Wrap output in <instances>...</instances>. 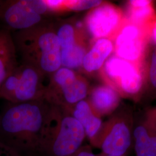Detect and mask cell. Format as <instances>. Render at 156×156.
<instances>
[{
    "label": "cell",
    "instance_id": "22",
    "mask_svg": "<svg viewBox=\"0 0 156 156\" xmlns=\"http://www.w3.org/2000/svg\"><path fill=\"white\" fill-rule=\"evenodd\" d=\"M150 44L156 46V20L151 24L149 30Z\"/></svg>",
    "mask_w": 156,
    "mask_h": 156
},
{
    "label": "cell",
    "instance_id": "1",
    "mask_svg": "<svg viewBox=\"0 0 156 156\" xmlns=\"http://www.w3.org/2000/svg\"><path fill=\"white\" fill-rule=\"evenodd\" d=\"M51 105L44 99L10 102L0 114V142L22 156L41 155Z\"/></svg>",
    "mask_w": 156,
    "mask_h": 156
},
{
    "label": "cell",
    "instance_id": "21",
    "mask_svg": "<svg viewBox=\"0 0 156 156\" xmlns=\"http://www.w3.org/2000/svg\"><path fill=\"white\" fill-rule=\"evenodd\" d=\"M71 156H96L89 145L82 146L78 151Z\"/></svg>",
    "mask_w": 156,
    "mask_h": 156
},
{
    "label": "cell",
    "instance_id": "3",
    "mask_svg": "<svg viewBox=\"0 0 156 156\" xmlns=\"http://www.w3.org/2000/svg\"><path fill=\"white\" fill-rule=\"evenodd\" d=\"M82 126L62 107L51 105L42 140L41 155L71 156L82 146Z\"/></svg>",
    "mask_w": 156,
    "mask_h": 156
},
{
    "label": "cell",
    "instance_id": "13",
    "mask_svg": "<svg viewBox=\"0 0 156 156\" xmlns=\"http://www.w3.org/2000/svg\"><path fill=\"white\" fill-rule=\"evenodd\" d=\"M136 156H156V124L149 112L134 130Z\"/></svg>",
    "mask_w": 156,
    "mask_h": 156
},
{
    "label": "cell",
    "instance_id": "4",
    "mask_svg": "<svg viewBox=\"0 0 156 156\" xmlns=\"http://www.w3.org/2000/svg\"><path fill=\"white\" fill-rule=\"evenodd\" d=\"M145 63L134 64L112 54L101 69V77L121 97L138 98L146 86Z\"/></svg>",
    "mask_w": 156,
    "mask_h": 156
},
{
    "label": "cell",
    "instance_id": "5",
    "mask_svg": "<svg viewBox=\"0 0 156 156\" xmlns=\"http://www.w3.org/2000/svg\"><path fill=\"white\" fill-rule=\"evenodd\" d=\"M89 91L86 78L75 70L62 67L49 76L44 99L52 105L68 109L86 100Z\"/></svg>",
    "mask_w": 156,
    "mask_h": 156
},
{
    "label": "cell",
    "instance_id": "10",
    "mask_svg": "<svg viewBox=\"0 0 156 156\" xmlns=\"http://www.w3.org/2000/svg\"><path fill=\"white\" fill-rule=\"evenodd\" d=\"M131 132L129 118L118 114L103 123L93 146L106 155L124 156L131 145Z\"/></svg>",
    "mask_w": 156,
    "mask_h": 156
},
{
    "label": "cell",
    "instance_id": "12",
    "mask_svg": "<svg viewBox=\"0 0 156 156\" xmlns=\"http://www.w3.org/2000/svg\"><path fill=\"white\" fill-rule=\"evenodd\" d=\"M86 100L95 114L101 117L115 111L119 105L121 96L110 86L104 84L90 89Z\"/></svg>",
    "mask_w": 156,
    "mask_h": 156
},
{
    "label": "cell",
    "instance_id": "20",
    "mask_svg": "<svg viewBox=\"0 0 156 156\" xmlns=\"http://www.w3.org/2000/svg\"><path fill=\"white\" fill-rule=\"evenodd\" d=\"M0 156H22L9 146L0 142Z\"/></svg>",
    "mask_w": 156,
    "mask_h": 156
},
{
    "label": "cell",
    "instance_id": "7",
    "mask_svg": "<svg viewBox=\"0 0 156 156\" xmlns=\"http://www.w3.org/2000/svg\"><path fill=\"white\" fill-rule=\"evenodd\" d=\"M54 27L60 44L62 67L75 71L82 68L91 45L84 25L78 26L72 22H62Z\"/></svg>",
    "mask_w": 156,
    "mask_h": 156
},
{
    "label": "cell",
    "instance_id": "23",
    "mask_svg": "<svg viewBox=\"0 0 156 156\" xmlns=\"http://www.w3.org/2000/svg\"><path fill=\"white\" fill-rule=\"evenodd\" d=\"M150 111H151L153 116L154 117V121H155V123H156V108L151 109Z\"/></svg>",
    "mask_w": 156,
    "mask_h": 156
},
{
    "label": "cell",
    "instance_id": "17",
    "mask_svg": "<svg viewBox=\"0 0 156 156\" xmlns=\"http://www.w3.org/2000/svg\"><path fill=\"white\" fill-rule=\"evenodd\" d=\"M16 53L11 31L0 29V86L18 66Z\"/></svg>",
    "mask_w": 156,
    "mask_h": 156
},
{
    "label": "cell",
    "instance_id": "16",
    "mask_svg": "<svg viewBox=\"0 0 156 156\" xmlns=\"http://www.w3.org/2000/svg\"><path fill=\"white\" fill-rule=\"evenodd\" d=\"M127 20L149 30L156 20V11L151 0H131L126 5L124 12Z\"/></svg>",
    "mask_w": 156,
    "mask_h": 156
},
{
    "label": "cell",
    "instance_id": "8",
    "mask_svg": "<svg viewBox=\"0 0 156 156\" xmlns=\"http://www.w3.org/2000/svg\"><path fill=\"white\" fill-rule=\"evenodd\" d=\"M126 20L125 13L120 8L103 1L86 13L84 27L91 43L102 38L113 41Z\"/></svg>",
    "mask_w": 156,
    "mask_h": 156
},
{
    "label": "cell",
    "instance_id": "18",
    "mask_svg": "<svg viewBox=\"0 0 156 156\" xmlns=\"http://www.w3.org/2000/svg\"><path fill=\"white\" fill-rule=\"evenodd\" d=\"M98 0H63L61 12H80L91 9L102 3Z\"/></svg>",
    "mask_w": 156,
    "mask_h": 156
},
{
    "label": "cell",
    "instance_id": "14",
    "mask_svg": "<svg viewBox=\"0 0 156 156\" xmlns=\"http://www.w3.org/2000/svg\"><path fill=\"white\" fill-rule=\"evenodd\" d=\"M66 109L82 126L86 136L93 145L103 124L101 118L95 114L86 100Z\"/></svg>",
    "mask_w": 156,
    "mask_h": 156
},
{
    "label": "cell",
    "instance_id": "24",
    "mask_svg": "<svg viewBox=\"0 0 156 156\" xmlns=\"http://www.w3.org/2000/svg\"><path fill=\"white\" fill-rule=\"evenodd\" d=\"M96 156H108V155H106V154H104V153H101L100 154H98V155H96Z\"/></svg>",
    "mask_w": 156,
    "mask_h": 156
},
{
    "label": "cell",
    "instance_id": "9",
    "mask_svg": "<svg viewBox=\"0 0 156 156\" xmlns=\"http://www.w3.org/2000/svg\"><path fill=\"white\" fill-rule=\"evenodd\" d=\"M113 42V55L134 64H145L150 45L147 29L126 19Z\"/></svg>",
    "mask_w": 156,
    "mask_h": 156
},
{
    "label": "cell",
    "instance_id": "11",
    "mask_svg": "<svg viewBox=\"0 0 156 156\" xmlns=\"http://www.w3.org/2000/svg\"><path fill=\"white\" fill-rule=\"evenodd\" d=\"M18 79L11 103H21L44 99L48 83L46 76L39 69L26 63L18 65Z\"/></svg>",
    "mask_w": 156,
    "mask_h": 156
},
{
    "label": "cell",
    "instance_id": "15",
    "mask_svg": "<svg viewBox=\"0 0 156 156\" xmlns=\"http://www.w3.org/2000/svg\"><path fill=\"white\" fill-rule=\"evenodd\" d=\"M113 50V42L110 39L102 38L93 41L84 57L82 68L87 73L100 71Z\"/></svg>",
    "mask_w": 156,
    "mask_h": 156
},
{
    "label": "cell",
    "instance_id": "19",
    "mask_svg": "<svg viewBox=\"0 0 156 156\" xmlns=\"http://www.w3.org/2000/svg\"><path fill=\"white\" fill-rule=\"evenodd\" d=\"M146 84L156 91V46L151 53L149 51L145 63Z\"/></svg>",
    "mask_w": 156,
    "mask_h": 156
},
{
    "label": "cell",
    "instance_id": "6",
    "mask_svg": "<svg viewBox=\"0 0 156 156\" xmlns=\"http://www.w3.org/2000/svg\"><path fill=\"white\" fill-rule=\"evenodd\" d=\"M45 0L0 1V22L3 29L23 31L46 22L45 16L51 13Z\"/></svg>",
    "mask_w": 156,
    "mask_h": 156
},
{
    "label": "cell",
    "instance_id": "2",
    "mask_svg": "<svg viewBox=\"0 0 156 156\" xmlns=\"http://www.w3.org/2000/svg\"><path fill=\"white\" fill-rule=\"evenodd\" d=\"M13 38L24 63L48 76L62 67L60 44L54 24L45 22L17 31Z\"/></svg>",
    "mask_w": 156,
    "mask_h": 156
}]
</instances>
